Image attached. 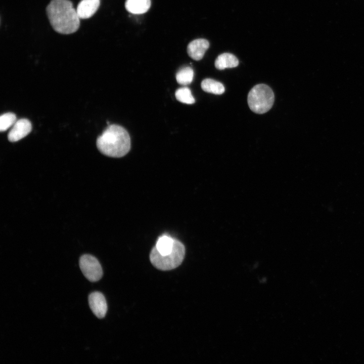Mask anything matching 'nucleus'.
<instances>
[{
  "mask_svg": "<svg viewBox=\"0 0 364 364\" xmlns=\"http://www.w3.org/2000/svg\"><path fill=\"white\" fill-rule=\"evenodd\" d=\"M46 12L52 27L58 33L71 34L79 27L80 19L69 0H52Z\"/></svg>",
  "mask_w": 364,
  "mask_h": 364,
  "instance_id": "obj_1",
  "label": "nucleus"
},
{
  "mask_svg": "<svg viewBox=\"0 0 364 364\" xmlns=\"http://www.w3.org/2000/svg\"><path fill=\"white\" fill-rule=\"evenodd\" d=\"M98 150L104 155L115 158L125 156L130 149L127 131L117 124L109 125L97 140Z\"/></svg>",
  "mask_w": 364,
  "mask_h": 364,
  "instance_id": "obj_2",
  "label": "nucleus"
},
{
  "mask_svg": "<svg viewBox=\"0 0 364 364\" xmlns=\"http://www.w3.org/2000/svg\"><path fill=\"white\" fill-rule=\"evenodd\" d=\"M185 248L182 243L175 240L172 251L167 254H160L154 247L150 254L152 264L157 269L168 270L179 266L184 260Z\"/></svg>",
  "mask_w": 364,
  "mask_h": 364,
  "instance_id": "obj_3",
  "label": "nucleus"
},
{
  "mask_svg": "<svg viewBox=\"0 0 364 364\" xmlns=\"http://www.w3.org/2000/svg\"><path fill=\"white\" fill-rule=\"evenodd\" d=\"M247 100L251 111L257 114H263L272 107L275 96L269 86L264 84H259L251 89Z\"/></svg>",
  "mask_w": 364,
  "mask_h": 364,
  "instance_id": "obj_4",
  "label": "nucleus"
},
{
  "mask_svg": "<svg viewBox=\"0 0 364 364\" xmlns=\"http://www.w3.org/2000/svg\"><path fill=\"white\" fill-rule=\"evenodd\" d=\"M79 266L84 277L90 282H97L102 277L101 265L98 259L91 255L81 256L79 259Z\"/></svg>",
  "mask_w": 364,
  "mask_h": 364,
  "instance_id": "obj_5",
  "label": "nucleus"
},
{
  "mask_svg": "<svg viewBox=\"0 0 364 364\" xmlns=\"http://www.w3.org/2000/svg\"><path fill=\"white\" fill-rule=\"evenodd\" d=\"M32 129L31 123L29 120L22 118L17 120L8 134L9 141L15 142L27 135Z\"/></svg>",
  "mask_w": 364,
  "mask_h": 364,
  "instance_id": "obj_6",
  "label": "nucleus"
},
{
  "mask_svg": "<svg viewBox=\"0 0 364 364\" xmlns=\"http://www.w3.org/2000/svg\"><path fill=\"white\" fill-rule=\"evenodd\" d=\"M90 309L99 318H103L107 311V302L104 295L99 292L92 293L88 296Z\"/></svg>",
  "mask_w": 364,
  "mask_h": 364,
  "instance_id": "obj_7",
  "label": "nucleus"
},
{
  "mask_svg": "<svg viewBox=\"0 0 364 364\" xmlns=\"http://www.w3.org/2000/svg\"><path fill=\"white\" fill-rule=\"evenodd\" d=\"M209 47V43L207 40L203 38L196 39L188 44L187 52L191 58L199 61L203 58Z\"/></svg>",
  "mask_w": 364,
  "mask_h": 364,
  "instance_id": "obj_8",
  "label": "nucleus"
},
{
  "mask_svg": "<svg viewBox=\"0 0 364 364\" xmlns=\"http://www.w3.org/2000/svg\"><path fill=\"white\" fill-rule=\"evenodd\" d=\"M100 0H81L76 9L80 19H88L93 16L98 10Z\"/></svg>",
  "mask_w": 364,
  "mask_h": 364,
  "instance_id": "obj_9",
  "label": "nucleus"
},
{
  "mask_svg": "<svg viewBox=\"0 0 364 364\" xmlns=\"http://www.w3.org/2000/svg\"><path fill=\"white\" fill-rule=\"evenodd\" d=\"M151 6V0H126L125 7L127 11L133 14L147 12Z\"/></svg>",
  "mask_w": 364,
  "mask_h": 364,
  "instance_id": "obj_10",
  "label": "nucleus"
},
{
  "mask_svg": "<svg viewBox=\"0 0 364 364\" xmlns=\"http://www.w3.org/2000/svg\"><path fill=\"white\" fill-rule=\"evenodd\" d=\"M239 64V60L232 54L224 53L219 55L215 61V67L218 70H223L227 68H234Z\"/></svg>",
  "mask_w": 364,
  "mask_h": 364,
  "instance_id": "obj_11",
  "label": "nucleus"
},
{
  "mask_svg": "<svg viewBox=\"0 0 364 364\" xmlns=\"http://www.w3.org/2000/svg\"><path fill=\"white\" fill-rule=\"evenodd\" d=\"M175 240L169 235H163L158 238L154 247L161 255L169 254L173 249Z\"/></svg>",
  "mask_w": 364,
  "mask_h": 364,
  "instance_id": "obj_12",
  "label": "nucleus"
},
{
  "mask_svg": "<svg viewBox=\"0 0 364 364\" xmlns=\"http://www.w3.org/2000/svg\"><path fill=\"white\" fill-rule=\"evenodd\" d=\"M201 86L204 91L215 95L222 94L225 90L224 87L221 83L211 78L203 80Z\"/></svg>",
  "mask_w": 364,
  "mask_h": 364,
  "instance_id": "obj_13",
  "label": "nucleus"
},
{
  "mask_svg": "<svg viewBox=\"0 0 364 364\" xmlns=\"http://www.w3.org/2000/svg\"><path fill=\"white\" fill-rule=\"evenodd\" d=\"M194 77L193 69L189 66L182 67L176 74V79L178 83L186 85L190 84Z\"/></svg>",
  "mask_w": 364,
  "mask_h": 364,
  "instance_id": "obj_14",
  "label": "nucleus"
},
{
  "mask_svg": "<svg viewBox=\"0 0 364 364\" xmlns=\"http://www.w3.org/2000/svg\"><path fill=\"white\" fill-rule=\"evenodd\" d=\"M176 99L183 103L192 104L195 102L191 90L187 87L178 88L175 93Z\"/></svg>",
  "mask_w": 364,
  "mask_h": 364,
  "instance_id": "obj_15",
  "label": "nucleus"
},
{
  "mask_svg": "<svg viewBox=\"0 0 364 364\" xmlns=\"http://www.w3.org/2000/svg\"><path fill=\"white\" fill-rule=\"evenodd\" d=\"M17 121L16 115L11 112L3 114L0 117V130L4 131L13 126Z\"/></svg>",
  "mask_w": 364,
  "mask_h": 364,
  "instance_id": "obj_16",
  "label": "nucleus"
}]
</instances>
